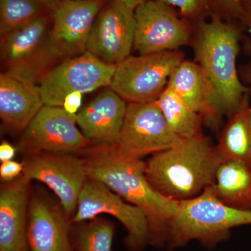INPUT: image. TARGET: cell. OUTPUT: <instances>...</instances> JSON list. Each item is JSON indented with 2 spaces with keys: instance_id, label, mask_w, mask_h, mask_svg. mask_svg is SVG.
Instances as JSON below:
<instances>
[{
  "instance_id": "6da1fadb",
  "label": "cell",
  "mask_w": 251,
  "mask_h": 251,
  "mask_svg": "<svg viewBox=\"0 0 251 251\" xmlns=\"http://www.w3.org/2000/svg\"><path fill=\"white\" fill-rule=\"evenodd\" d=\"M85 161L88 178L105 184L144 211L150 227V244L163 246L178 202L162 196L150 184L145 175V162L124 156L115 146L92 148Z\"/></svg>"
},
{
  "instance_id": "7a4b0ae2",
  "label": "cell",
  "mask_w": 251,
  "mask_h": 251,
  "mask_svg": "<svg viewBox=\"0 0 251 251\" xmlns=\"http://www.w3.org/2000/svg\"><path fill=\"white\" fill-rule=\"evenodd\" d=\"M221 163L216 145L201 133L153 154L145 162V175L162 196L179 202L214 184Z\"/></svg>"
},
{
  "instance_id": "3957f363",
  "label": "cell",
  "mask_w": 251,
  "mask_h": 251,
  "mask_svg": "<svg viewBox=\"0 0 251 251\" xmlns=\"http://www.w3.org/2000/svg\"><path fill=\"white\" fill-rule=\"evenodd\" d=\"M241 39L239 28L214 15L209 21L198 23L191 41L195 62L210 82L221 115L228 118L250 91L237 69Z\"/></svg>"
},
{
  "instance_id": "277c9868",
  "label": "cell",
  "mask_w": 251,
  "mask_h": 251,
  "mask_svg": "<svg viewBox=\"0 0 251 251\" xmlns=\"http://www.w3.org/2000/svg\"><path fill=\"white\" fill-rule=\"evenodd\" d=\"M213 185L197 197L178 202L167 232L166 242L171 249L183 247L191 240L211 248L226 240L233 227L251 224V211L234 209L221 202Z\"/></svg>"
},
{
  "instance_id": "5b68a950",
  "label": "cell",
  "mask_w": 251,
  "mask_h": 251,
  "mask_svg": "<svg viewBox=\"0 0 251 251\" xmlns=\"http://www.w3.org/2000/svg\"><path fill=\"white\" fill-rule=\"evenodd\" d=\"M52 18L44 14L32 22L1 36L4 72L39 85L43 77L62 58L51 41Z\"/></svg>"
},
{
  "instance_id": "8992f818",
  "label": "cell",
  "mask_w": 251,
  "mask_h": 251,
  "mask_svg": "<svg viewBox=\"0 0 251 251\" xmlns=\"http://www.w3.org/2000/svg\"><path fill=\"white\" fill-rule=\"evenodd\" d=\"M184 57L181 50L130 55L116 66L110 87L128 104L156 102Z\"/></svg>"
},
{
  "instance_id": "52a82bcc",
  "label": "cell",
  "mask_w": 251,
  "mask_h": 251,
  "mask_svg": "<svg viewBox=\"0 0 251 251\" xmlns=\"http://www.w3.org/2000/svg\"><path fill=\"white\" fill-rule=\"evenodd\" d=\"M116 66L102 62L93 54L68 57L43 77L39 87L44 105L62 107L69 94L89 93L100 87H110Z\"/></svg>"
},
{
  "instance_id": "ba28073f",
  "label": "cell",
  "mask_w": 251,
  "mask_h": 251,
  "mask_svg": "<svg viewBox=\"0 0 251 251\" xmlns=\"http://www.w3.org/2000/svg\"><path fill=\"white\" fill-rule=\"evenodd\" d=\"M116 218L127 232L126 242L133 250L150 243V227L146 214L138 206L127 202L105 184L88 178L79 197L72 222L94 220L100 214Z\"/></svg>"
},
{
  "instance_id": "9c48e42d",
  "label": "cell",
  "mask_w": 251,
  "mask_h": 251,
  "mask_svg": "<svg viewBox=\"0 0 251 251\" xmlns=\"http://www.w3.org/2000/svg\"><path fill=\"white\" fill-rule=\"evenodd\" d=\"M156 102L128 103L118 141L117 151L124 156L142 159L179 143Z\"/></svg>"
},
{
  "instance_id": "30bf717a",
  "label": "cell",
  "mask_w": 251,
  "mask_h": 251,
  "mask_svg": "<svg viewBox=\"0 0 251 251\" xmlns=\"http://www.w3.org/2000/svg\"><path fill=\"white\" fill-rule=\"evenodd\" d=\"M133 49L139 54L180 50L190 44L192 31L168 6L158 0H147L134 10Z\"/></svg>"
},
{
  "instance_id": "8fae6325",
  "label": "cell",
  "mask_w": 251,
  "mask_h": 251,
  "mask_svg": "<svg viewBox=\"0 0 251 251\" xmlns=\"http://www.w3.org/2000/svg\"><path fill=\"white\" fill-rule=\"evenodd\" d=\"M23 176L50 188L58 198L68 217L74 216L84 184L88 179L85 159L69 153L44 152L25 165Z\"/></svg>"
},
{
  "instance_id": "7c38bea8",
  "label": "cell",
  "mask_w": 251,
  "mask_h": 251,
  "mask_svg": "<svg viewBox=\"0 0 251 251\" xmlns=\"http://www.w3.org/2000/svg\"><path fill=\"white\" fill-rule=\"evenodd\" d=\"M135 29L134 10L110 0L96 18L86 51L104 63L118 65L130 56Z\"/></svg>"
},
{
  "instance_id": "4fadbf2b",
  "label": "cell",
  "mask_w": 251,
  "mask_h": 251,
  "mask_svg": "<svg viewBox=\"0 0 251 251\" xmlns=\"http://www.w3.org/2000/svg\"><path fill=\"white\" fill-rule=\"evenodd\" d=\"M76 115L62 107L44 105L24 133L25 145L36 151L69 153L87 148L90 140L76 126Z\"/></svg>"
},
{
  "instance_id": "5bb4252c",
  "label": "cell",
  "mask_w": 251,
  "mask_h": 251,
  "mask_svg": "<svg viewBox=\"0 0 251 251\" xmlns=\"http://www.w3.org/2000/svg\"><path fill=\"white\" fill-rule=\"evenodd\" d=\"M105 0H62L52 12L51 41L61 57L83 53Z\"/></svg>"
},
{
  "instance_id": "9a60e30c",
  "label": "cell",
  "mask_w": 251,
  "mask_h": 251,
  "mask_svg": "<svg viewBox=\"0 0 251 251\" xmlns=\"http://www.w3.org/2000/svg\"><path fill=\"white\" fill-rule=\"evenodd\" d=\"M128 103L110 87L100 92L76 115L81 132L97 146H115Z\"/></svg>"
},
{
  "instance_id": "2e32d148",
  "label": "cell",
  "mask_w": 251,
  "mask_h": 251,
  "mask_svg": "<svg viewBox=\"0 0 251 251\" xmlns=\"http://www.w3.org/2000/svg\"><path fill=\"white\" fill-rule=\"evenodd\" d=\"M167 87L199 114L206 125L215 129L219 128L224 116L210 82L197 63L186 59L180 63L170 77Z\"/></svg>"
},
{
  "instance_id": "e0dca14e",
  "label": "cell",
  "mask_w": 251,
  "mask_h": 251,
  "mask_svg": "<svg viewBox=\"0 0 251 251\" xmlns=\"http://www.w3.org/2000/svg\"><path fill=\"white\" fill-rule=\"evenodd\" d=\"M44 105L39 85L11 73H1L0 117L6 126L25 129Z\"/></svg>"
},
{
  "instance_id": "ac0fdd59",
  "label": "cell",
  "mask_w": 251,
  "mask_h": 251,
  "mask_svg": "<svg viewBox=\"0 0 251 251\" xmlns=\"http://www.w3.org/2000/svg\"><path fill=\"white\" fill-rule=\"evenodd\" d=\"M64 210L41 198L29 207L27 244L30 251H74L69 238V222Z\"/></svg>"
},
{
  "instance_id": "d6986e66",
  "label": "cell",
  "mask_w": 251,
  "mask_h": 251,
  "mask_svg": "<svg viewBox=\"0 0 251 251\" xmlns=\"http://www.w3.org/2000/svg\"><path fill=\"white\" fill-rule=\"evenodd\" d=\"M29 181L23 176L0 193V251H27L26 224Z\"/></svg>"
},
{
  "instance_id": "ffe728a7",
  "label": "cell",
  "mask_w": 251,
  "mask_h": 251,
  "mask_svg": "<svg viewBox=\"0 0 251 251\" xmlns=\"http://www.w3.org/2000/svg\"><path fill=\"white\" fill-rule=\"evenodd\" d=\"M250 91L229 117L221 131L217 152L221 161H239L251 166V106Z\"/></svg>"
},
{
  "instance_id": "44dd1931",
  "label": "cell",
  "mask_w": 251,
  "mask_h": 251,
  "mask_svg": "<svg viewBox=\"0 0 251 251\" xmlns=\"http://www.w3.org/2000/svg\"><path fill=\"white\" fill-rule=\"evenodd\" d=\"M214 194L234 209L251 211V166L239 161L223 162L218 168Z\"/></svg>"
},
{
  "instance_id": "7402d4cb",
  "label": "cell",
  "mask_w": 251,
  "mask_h": 251,
  "mask_svg": "<svg viewBox=\"0 0 251 251\" xmlns=\"http://www.w3.org/2000/svg\"><path fill=\"white\" fill-rule=\"evenodd\" d=\"M156 103L170 128L181 139L193 138L202 133V117L186 105L167 87Z\"/></svg>"
},
{
  "instance_id": "603a6c76",
  "label": "cell",
  "mask_w": 251,
  "mask_h": 251,
  "mask_svg": "<svg viewBox=\"0 0 251 251\" xmlns=\"http://www.w3.org/2000/svg\"><path fill=\"white\" fill-rule=\"evenodd\" d=\"M47 10L37 0H0V34L29 24Z\"/></svg>"
},
{
  "instance_id": "cb8c5ba5",
  "label": "cell",
  "mask_w": 251,
  "mask_h": 251,
  "mask_svg": "<svg viewBox=\"0 0 251 251\" xmlns=\"http://www.w3.org/2000/svg\"><path fill=\"white\" fill-rule=\"evenodd\" d=\"M113 226L103 219H94L77 232V251H112Z\"/></svg>"
},
{
  "instance_id": "d4e9b609",
  "label": "cell",
  "mask_w": 251,
  "mask_h": 251,
  "mask_svg": "<svg viewBox=\"0 0 251 251\" xmlns=\"http://www.w3.org/2000/svg\"><path fill=\"white\" fill-rule=\"evenodd\" d=\"M170 6H175L185 17L196 19L209 12L210 0H158Z\"/></svg>"
},
{
  "instance_id": "484cf974",
  "label": "cell",
  "mask_w": 251,
  "mask_h": 251,
  "mask_svg": "<svg viewBox=\"0 0 251 251\" xmlns=\"http://www.w3.org/2000/svg\"><path fill=\"white\" fill-rule=\"evenodd\" d=\"M25 165L17 161L3 162L0 166V176L6 181H12L24 172Z\"/></svg>"
},
{
  "instance_id": "4316f807",
  "label": "cell",
  "mask_w": 251,
  "mask_h": 251,
  "mask_svg": "<svg viewBox=\"0 0 251 251\" xmlns=\"http://www.w3.org/2000/svg\"><path fill=\"white\" fill-rule=\"evenodd\" d=\"M82 97H83V94L80 92L69 94L64 99L62 108L70 115H76L82 106Z\"/></svg>"
},
{
  "instance_id": "83f0119b",
  "label": "cell",
  "mask_w": 251,
  "mask_h": 251,
  "mask_svg": "<svg viewBox=\"0 0 251 251\" xmlns=\"http://www.w3.org/2000/svg\"><path fill=\"white\" fill-rule=\"evenodd\" d=\"M221 9L229 14L240 16L242 9V0H216Z\"/></svg>"
},
{
  "instance_id": "f1b7e54d",
  "label": "cell",
  "mask_w": 251,
  "mask_h": 251,
  "mask_svg": "<svg viewBox=\"0 0 251 251\" xmlns=\"http://www.w3.org/2000/svg\"><path fill=\"white\" fill-rule=\"evenodd\" d=\"M245 44L246 50L249 57V62L243 68L241 74L242 80L249 84L251 87V39H248Z\"/></svg>"
},
{
  "instance_id": "f546056e",
  "label": "cell",
  "mask_w": 251,
  "mask_h": 251,
  "mask_svg": "<svg viewBox=\"0 0 251 251\" xmlns=\"http://www.w3.org/2000/svg\"><path fill=\"white\" fill-rule=\"evenodd\" d=\"M16 154V150L11 144L3 142L0 145V161L3 162L11 161Z\"/></svg>"
},
{
  "instance_id": "4dcf8cb0",
  "label": "cell",
  "mask_w": 251,
  "mask_h": 251,
  "mask_svg": "<svg viewBox=\"0 0 251 251\" xmlns=\"http://www.w3.org/2000/svg\"><path fill=\"white\" fill-rule=\"evenodd\" d=\"M239 17L251 31V0H242V13Z\"/></svg>"
},
{
  "instance_id": "1f68e13d",
  "label": "cell",
  "mask_w": 251,
  "mask_h": 251,
  "mask_svg": "<svg viewBox=\"0 0 251 251\" xmlns=\"http://www.w3.org/2000/svg\"><path fill=\"white\" fill-rule=\"evenodd\" d=\"M46 9L53 12L60 4L62 0H37Z\"/></svg>"
},
{
  "instance_id": "d6a6232c",
  "label": "cell",
  "mask_w": 251,
  "mask_h": 251,
  "mask_svg": "<svg viewBox=\"0 0 251 251\" xmlns=\"http://www.w3.org/2000/svg\"><path fill=\"white\" fill-rule=\"evenodd\" d=\"M115 1L121 3L130 9L135 10L147 0H115Z\"/></svg>"
}]
</instances>
